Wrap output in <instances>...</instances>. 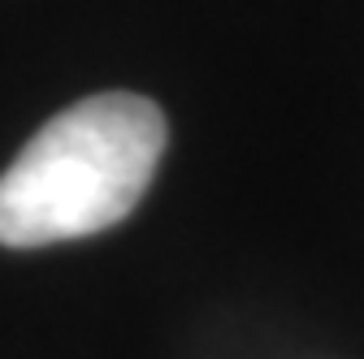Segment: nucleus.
Listing matches in <instances>:
<instances>
[{"mask_svg": "<svg viewBox=\"0 0 364 359\" xmlns=\"http://www.w3.org/2000/svg\"><path fill=\"white\" fill-rule=\"evenodd\" d=\"M165 152V113L148 96H87L0 173V243L48 247L100 234L144 199Z\"/></svg>", "mask_w": 364, "mask_h": 359, "instance_id": "obj_1", "label": "nucleus"}]
</instances>
